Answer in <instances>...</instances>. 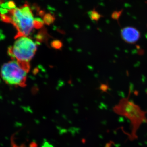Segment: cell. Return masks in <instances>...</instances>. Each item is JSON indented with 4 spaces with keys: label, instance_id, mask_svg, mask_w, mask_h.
<instances>
[{
    "label": "cell",
    "instance_id": "4",
    "mask_svg": "<svg viewBox=\"0 0 147 147\" xmlns=\"http://www.w3.org/2000/svg\"><path fill=\"white\" fill-rule=\"evenodd\" d=\"M130 95L129 93L128 98L121 99L118 105L115 106L114 111L118 114L126 116L134 122L135 121L136 123H141L144 120V113L138 105L129 100Z\"/></svg>",
    "mask_w": 147,
    "mask_h": 147
},
{
    "label": "cell",
    "instance_id": "1",
    "mask_svg": "<svg viewBox=\"0 0 147 147\" xmlns=\"http://www.w3.org/2000/svg\"><path fill=\"white\" fill-rule=\"evenodd\" d=\"M0 19L5 23L12 24L15 27L17 31L15 38L28 36L35 28L34 18L27 3L19 8L8 9L4 14H0Z\"/></svg>",
    "mask_w": 147,
    "mask_h": 147
},
{
    "label": "cell",
    "instance_id": "3",
    "mask_svg": "<svg viewBox=\"0 0 147 147\" xmlns=\"http://www.w3.org/2000/svg\"><path fill=\"white\" fill-rule=\"evenodd\" d=\"M30 64L21 63L16 60L4 64L1 69L2 78L7 84L24 87L26 86Z\"/></svg>",
    "mask_w": 147,
    "mask_h": 147
},
{
    "label": "cell",
    "instance_id": "7",
    "mask_svg": "<svg viewBox=\"0 0 147 147\" xmlns=\"http://www.w3.org/2000/svg\"><path fill=\"white\" fill-rule=\"evenodd\" d=\"M90 16L92 20L97 21L101 17V15L95 10H92L90 12Z\"/></svg>",
    "mask_w": 147,
    "mask_h": 147
},
{
    "label": "cell",
    "instance_id": "8",
    "mask_svg": "<svg viewBox=\"0 0 147 147\" xmlns=\"http://www.w3.org/2000/svg\"><path fill=\"white\" fill-rule=\"evenodd\" d=\"M43 20L41 18H34V27L36 29H40L43 26L44 24Z\"/></svg>",
    "mask_w": 147,
    "mask_h": 147
},
{
    "label": "cell",
    "instance_id": "2",
    "mask_svg": "<svg viewBox=\"0 0 147 147\" xmlns=\"http://www.w3.org/2000/svg\"><path fill=\"white\" fill-rule=\"evenodd\" d=\"M13 45L9 47L8 53L13 60L21 63L29 64L37 49V42L28 36L16 38Z\"/></svg>",
    "mask_w": 147,
    "mask_h": 147
},
{
    "label": "cell",
    "instance_id": "9",
    "mask_svg": "<svg viewBox=\"0 0 147 147\" xmlns=\"http://www.w3.org/2000/svg\"><path fill=\"white\" fill-rule=\"evenodd\" d=\"M108 85H105V84H102L100 87V88L101 90L104 92H106L108 89Z\"/></svg>",
    "mask_w": 147,
    "mask_h": 147
},
{
    "label": "cell",
    "instance_id": "5",
    "mask_svg": "<svg viewBox=\"0 0 147 147\" xmlns=\"http://www.w3.org/2000/svg\"><path fill=\"white\" fill-rule=\"evenodd\" d=\"M121 36L125 42L134 44L138 41L141 36L140 32L132 27H126L121 30Z\"/></svg>",
    "mask_w": 147,
    "mask_h": 147
},
{
    "label": "cell",
    "instance_id": "10",
    "mask_svg": "<svg viewBox=\"0 0 147 147\" xmlns=\"http://www.w3.org/2000/svg\"><path fill=\"white\" fill-rule=\"evenodd\" d=\"M3 0H0V4H2L3 3Z\"/></svg>",
    "mask_w": 147,
    "mask_h": 147
},
{
    "label": "cell",
    "instance_id": "6",
    "mask_svg": "<svg viewBox=\"0 0 147 147\" xmlns=\"http://www.w3.org/2000/svg\"><path fill=\"white\" fill-rule=\"evenodd\" d=\"M55 17L50 13H46L43 16V21L45 24L50 25L54 22L55 20Z\"/></svg>",
    "mask_w": 147,
    "mask_h": 147
}]
</instances>
